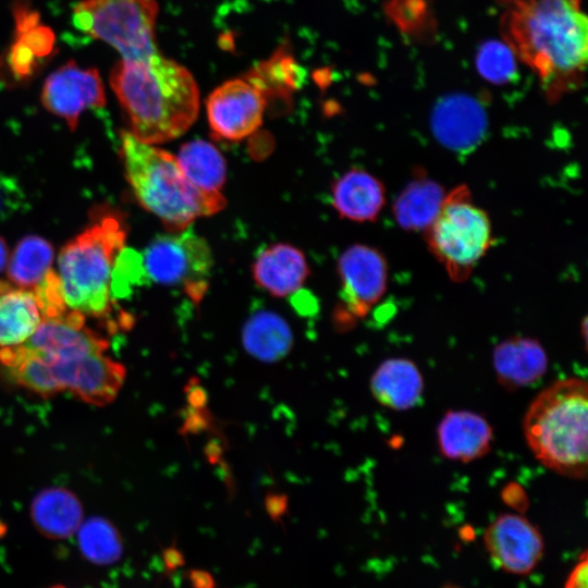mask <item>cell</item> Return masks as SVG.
<instances>
[{"label": "cell", "instance_id": "1", "mask_svg": "<svg viewBox=\"0 0 588 588\" xmlns=\"http://www.w3.org/2000/svg\"><path fill=\"white\" fill-rule=\"evenodd\" d=\"M503 4V41L534 72L544 96L556 101L580 87L588 59L583 0H509Z\"/></svg>", "mask_w": 588, "mask_h": 588}, {"label": "cell", "instance_id": "2", "mask_svg": "<svg viewBox=\"0 0 588 588\" xmlns=\"http://www.w3.org/2000/svg\"><path fill=\"white\" fill-rule=\"evenodd\" d=\"M110 85L139 140L158 145L182 136L196 121L199 88L184 65L159 51L140 59H120Z\"/></svg>", "mask_w": 588, "mask_h": 588}, {"label": "cell", "instance_id": "3", "mask_svg": "<svg viewBox=\"0 0 588 588\" xmlns=\"http://www.w3.org/2000/svg\"><path fill=\"white\" fill-rule=\"evenodd\" d=\"M124 218L109 206H98L88 225L68 242L58 257V279L65 306L85 317L109 320L114 301L112 271L124 248Z\"/></svg>", "mask_w": 588, "mask_h": 588}, {"label": "cell", "instance_id": "4", "mask_svg": "<svg viewBox=\"0 0 588 588\" xmlns=\"http://www.w3.org/2000/svg\"><path fill=\"white\" fill-rule=\"evenodd\" d=\"M588 384L580 378L560 379L528 406L524 436L535 457L550 470L584 479L588 465Z\"/></svg>", "mask_w": 588, "mask_h": 588}, {"label": "cell", "instance_id": "5", "mask_svg": "<svg viewBox=\"0 0 588 588\" xmlns=\"http://www.w3.org/2000/svg\"><path fill=\"white\" fill-rule=\"evenodd\" d=\"M120 156L125 177L143 208L160 219L167 231L177 232L200 217L222 210V195H207L185 177L176 157L136 138L121 135Z\"/></svg>", "mask_w": 588, "mask_h": 588}, {"label": "cell", "instance_id": "6", "mask_svg": "<svg viewBox=\"0 0 588 588\" xmlns=\"http://www.w3.org/2000/svg\"><path fill=\"white\" fill-rule=\"evenodd\" d=\"M425 234L431 253L455 281L467 279L492 245L490 219L466 186L445 195Z\"/></svg>", "mask_w": 588, "mask_h": 588}, {"label": "cell", "instance_id": "7", "mask_svg": "<svg viewBox=\"0 0 588 588\" xmlns=\"http://www.w3.org/2000/svg\"><path fill=\"white\" fill-rule=\"evenodd\" d=\"M156 0H82L73 24L82 33L114 48L121 59H140L158 51Z\"/></svg>", "mask_w": 588, "mask_h": 588}, {"label": "cell", "instance_id": "8", "mask_svg": "<svg viewBox=\"0 0 588 588\" xmlns=\"http://www.w3.org/2000/svg\"><path fill=\"white\" fill-rule=\"evenodd\" d=\"M142 265L154 282L177 286L198 301L208 287L213 256L207 241L189 225L156 236L145 248Z\"/></svg>", "mask_w": 588, "mask_h": 588}, {"label": "cell", "instance_id": "9", "mask_svg": "<svg viewBox=\"0 0 588 588\" xmlns=\"http://www.w3.org/2000/svg\"><path fill=\"white\" fill-rule=\"evenodd\" d=\"M266 100L262 89L247 76L223 82L206 100L211 133L229 142L248 137L262 123Z\"/></svg>", "mask_w": 588, "mask_h": 588}, {"label": "cell", "instance_id": "10", "mask_svg": "<svg viewBox=\"0 0 588 588\" xmlns=\"http://www.w3.org/2000/svg\"><path fill=\"white\" fill-rule=\"evenodd\" d=\"M40 99L50 113L63 119L74 131L81 113L106 105V93L96 69L70 61L46 78Z\"/></svg>", "mask_w": 588, "mask_h": 588}, {"label": "cell", "instance_id": "11", "mask_svg": "<svg viewBox=\"0 0 588 588\" xmlns=\"http://www.w3.org/2000/svg\"><path fill=\"white\" fill-rule=\"evenodd\" d=\"M338 273L342 303L354 317L367 315L387 291V261L381 253L368 245L347 247L339 257Z\"/></svg>", "mask_w": 588, "mask_h": 588}, {"label": "cell", "instance_id": "12", "mask_svg": "<svg viewBox=\"0 0 588 588\" xmlns=\"http://www.w3.org/2000/svg\"><path fill=\"white\" fill-rule=\"evenodd\" d=\"M85 319L84 315L71 309L42 316L35 332L21 345L50 363L105 353L108 341L88 328Z\"/></svg>", "mask_w": 588, "mask_h": 588}, {"label": "cell", "instance_id": "13", "mask_svg": "<svg viewBox=\"0 0 588 588\" xmlns=\"http://www.w3.org/2000/svg\"><path fill=\"white\" fill-rule=\"evenodd\" d=\"M50 365L59 392L69 391L82 401L98 406L115 399L125 378L124 367L103 353Z\"/></svg>", "mask_w": 588, "mask_h": 588}, {"label": "cell", "instance_id": "14", "mask_svg": "<svg viewBox=\"0 0 588 588\" xmlns=\"http://www.w3.org/2000/svg\"><path fill=\"white\" fill-rule=\"evenodd\" d=\"M483 542L494 565L517 575L529 573L543 553L540 531L517 514L497 517L486 529Z\"/></svg>", "mask_w": 588, "mask_h": 588}, {"label": "cell", "instance_id": "15", "mask_svg": "<svg viewBox=\"0 0 588 588\" xmlns=\"http://www.w3.org/2000/svg\"><path fill=\"white\" fill-rule=\"evenodd\" d=\"M252 274L257 285L269 294L286 297L304 285L309 267L301 249L286 243H275L258 252Z\"/></svg>", "mask_w": 588, "mask_h": 588}, {"label": "cell", "instance_id": "16", "mask_svg": "<svg viewBox=\"0 0 588 588\" xmlns=\"http://www.w3.org/2000/svg\"><path fill=\"white\" fill-rule=\"evenodd\" d=\"M440 453L449 460L468 463L490 452L493 431L481 415L449 411L437 429Z\"/></svg>", "mask_w": 588, "mask_h": 588}, {"label": "cell", "instance_id": "17", "mask_svg": "<svg viewBox=\"0 0 588 588\" xmlns=\"http://www.w3.org/2000/svg\"><path fill=\"white\" fill-rule=\"evenodd\" d=\"M486 130L482 109L468 97H451L433 112L432 131L438 140L456 151L477 146Z\"/></svg>", "mask_w": 588, "mask_h": 588}, {"label": "cell", "instance_id": "18", "mask_svg": "<svg viewBox=\"0 0 588 588\" xmlns=\"http://www.w3.org/2000/svg\"><path fill=\"white\" fill-rule=\"evenodd\" d=\"M493 368L504 388L516 390L538 381L547 371L548 357L535 339L514 336L499 343L493 351Z\"/></svg>", "mask_w": 588, "mask_h": 588}, {"label": "cell", "instance_id": "19", "mask_svg": "<svg viewBox=\"0 0 588 588\" xmlns=\"http://www.w3.org/2000/svg\"><path fill=\"white\" fill-rule=\"evenodd\" d=\"M331 196L340 217L356 222L376 220L385 204V189L381 181L356 168L333 183Z\"/></svg>", "mask_w": 588, "mask_h": 588}, {"label": "cell", "instance_id": "20", "mask_svg": "<svg viewBox=\"0 0 588 588\" xmlns=\"http://www.w3.org/2000/svg\"><path fill=\"white\" fill-rule=\"evenodd\" d=\"M372 396L382 406L394 411L414 407L421 399L424 379L417 365L407 358L382 362L370 378Z\"/></svg>", "mask_w": 588, "mask_h": 588}, {"label": "cell", "instance_id": "21", "mask_svg": "<svg viewBox=\"0 0 588 588\" xmlns=\"http://www.w3.org/2000/svg\"><path fill=\"white\" fill-rule=\"evenodd\" d=\"M30 518L45 537L54 540L68 539L77 531L83 522V506L69 489L46 488L33 499Z\"/></svg>", "mask_w": 588, "mask_h": 588}, {"label": "cell", "instance_id": "22", "mask_svg": "<svg viewBox=\"0 0 588 588\" xmlns=\"http://www.w3.org/2000/svg\"><path fill=\"white\" fill-rule=\"evenodd\" d=\"M35 294L9 281H0V347L26 342L41 321Z\"/></svg>", "mask_w": 588, "mask_h": 588}, {"label": "cell", "instance_id": "23", "mask_svg": "<svg viewBox=\"0 0 588 588\" xmlns=\"http://www.w3.org/2000/svg\"><path fill=\"white\" fill-rule=\"evenodd\" d=\"M175 157L185 177L195 188L207 195H222L226 162L213 144L204 139L186 142Z\"/></svg>", "mask_w": 588, "mask_h": 588}, {"label": "cell", "instance_id": "24", "mask_svg": "<svg viewBox=\"0 0 588 588\" xmlns=\"http://www.w3.org/2000/svg\"><path fill=\"white\" fill-rule=\"evenodd\" d=\"M445 194L437 182L425 176L409 182L393 204L400 226L411 231H426L437 217Z\"/></svg>", "mask_w": 588, "mask_h": 588}, {"label": "cell", "instance_id": "25", "mask_svg": "<svg viewBox=\"0 0 588 588\" xmlns=\"http://www.w3.org/2000/svg\"><path fill=\"white\" fill-rule=\"evenodd\" d=\"M246 351L264 362H277L291 350L293 335L283 317L270 310L253 314L242 331Z\"/></svg>", "mask_w": 588, "mask_h": 588}, {"label": "cell", "instance_id": "26", "mask_svg": "<svg viewBox=\"0 0 588 588\" xmlns=\"http://www.w3.org/2000/svg\"><path fill=\"white\" fill-rule=\"evenodd\" d=\"M52 245L37 235L23 237L8 260L7 275L13 285L34 291L52 270Z\"/></svg>", "mask_w": 588, "mask_h": 588}, {"label": "cell", "instance_id": "27", "mask_svg": "<svg viewBox=\"0 0 588 588\" xmlns=\"http://www.w3.org/2000/svg\"><path fill=\"white\" fill-rule=\"evenodd\" d=\"M77 543L83 556L96 565H109L121 558L122 539L117 528L106 518L94 516L82 522Z\"/></svg>", "mask_w": 588, "mask_h": 588}, {"label": "cell", "instance_id": "28", "mask_svg": "<svg viewBox=\"0 0 588 588\" xmlns=\"http://www.w3.org/2000/svg\"><path fill=\"white\" fill-rule=\"evenodd\" d=\"M516 61V57L504 41H489L478 50L476 66L485 79L501 85L513 77Z\"/></svg>", "mask_w": 588, "mask_h": 588}, {"label": "cell", "instance_id": "29", "mask_svg": "<svg viewBox=\"0 0 588 588\" xmlns=\"http://www.w3.org/2000/svg\"><path fill=\"white\" fill-rule=\"evenodd\" d=\"M588 586V562L587 553L584 552L581 561L571 572L564 588H587Z\"/></svg>", "mask_w": 588, "mask_h": 588}, {"label": "cell", "instance_id": "30", "mask_svg": "<svg viewBox=\"0 0 588 588\" xmlns=\"http://www.w3.org/2000/svg\"><path fill=\"white\" fill-rule=\"evenodd\" d=\"M15 186L12 181L0 176V218L3 217L12 207Z\"/></svg>", "mask_w": 588, "mask_h": 588}, {"label": "cell", "instance_id": "31", "mask_svg": "<svg viewBox=\"0 0 588 588\" xmlns=\"http://www.w3.org/2000/svg\"><path fill=\"white\" fill-rule=\"evenodd\" d=\"M9 260V249L5 241L0 236V272L7 267Z\"/></svg>", "mask_w": 588, "mask_h": 588}, {"label": "cell", "instance_id": "32", "mask_svg": "<svg viewBox=\"0 0 588 588\" xmlns=\"http://www.w3.org/2000/svg\"><path fill=\"white\" fill-rule=\"evenodd\" d=\"M48 588H66V587H64V586H62V585H53V586H50V587H48Z\"/></svg>", "mask_w": 588, "mask_h": 588}, {"label": "cell", "instance_id": "33", "mask_svg": "<svg viewBox=\"0 0 588 588\" xmlns=\"http://www.w3.org/2000/svg\"><path fill=\"white\" fill-rule=\"evenodd\" d=\"M444 588H458V587H454V586H446Z\"/></svg>", "mask_w": 588, "mask_h": 588}]
</instances>
